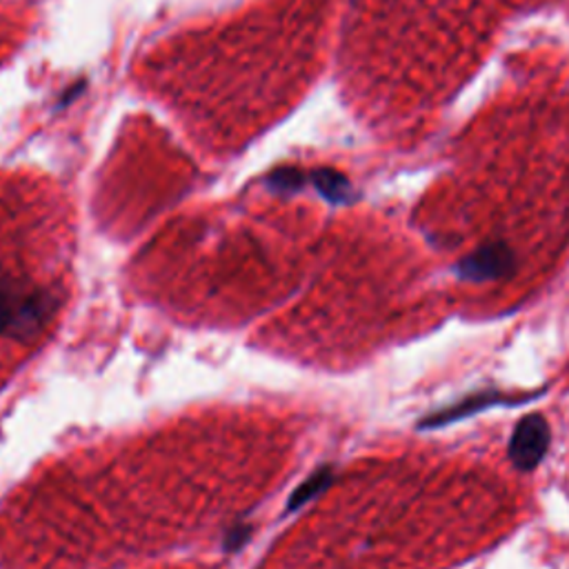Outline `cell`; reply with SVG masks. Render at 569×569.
Here are the masks:
<instances>
[{"instance_id": "obj_1", "label": "cell", "mask_w": 569, "mask_h": 569, "mask_svg": "<svg viewBox=\"0 0 569 569\" xmlns=\"http://www.w3.org/2000/svg\"><path fill=\"white\" fill-rule=\"evenodd\" d=\"M50 294L0 276V336L25 338L36 334L50 318Z\"/></svg>"}, {"instance_id": "obj_2", "label": "cell", "mask_w": 569, "mask_h": 569, "mask_svg": "<svg viewBox=\"0 0 569 569\" xmlns=\"http://www.w3.org/2000/svg\"><path fill=\"white\" fill-rule=\"evenodd\" d=\"M549 447V425L540 414L520 419L509 441V459L520 472H531L540 465Z\"/></svg>"}, {"instance_id": "obj_3", "label": "cell", "mask_w": 569, "mask_h": 569, "mask_svg": "<svg viewBox=\"0 0 569 569\" xmlns=\"http://www.w3.org/2000/svg\"><path fill=\"white\" fill-rule=\"evenodd\" d=\"M516 259L505 243H489L456 265V274L465 281H496L509 276Z\"/></svg>"}, {"instance_id": "obj_4", "label": "cell", "mask_w": 569, "mask_h": 569, "mask_svg": "<svg viewBox=\"0 0 569 569\" xmlns=\"http://www.w3.org/2000/svg\"><path fill=\"white\" fill-rule=\"evenodd\" d=\"M500 403H523V401H514V397H503L498 392H487V394H476L472 399H465L463 403L450 408V410H443L441 414L436 417H430L423 428H434V425H445V423H452V421H459L463 417H470V414H476L485 408H492V405H500Z\"/></svg>"}]
</instances>
